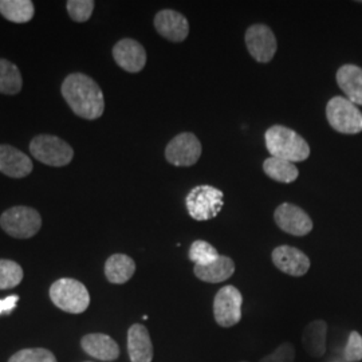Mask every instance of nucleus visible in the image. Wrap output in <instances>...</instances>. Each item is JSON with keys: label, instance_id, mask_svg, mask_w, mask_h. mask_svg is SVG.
Returning a JSON list of instances; mask_svg holds the SVG:
<instances>
[{"label": "nucleus", "instance_id": "obj_1", "mask_svg": "<svg viewBox=\"0 0 362 362\" xmlns=\"http://www.w3.org/2000/svg\"><path fill=\"white\" fill-rule=\"evenodd\" d=\"M61 93L76 116L93 121L104 115V93L89 76L83 73L69 74L62 83Z\"/></svg>", "mask_w": 362, "mask_h": 362}, {"label": "nucleus", "instance_id": "obj_2", "mask_svg": "<svg viewBox=\"0 0 362 362\" xmlns=\"http://www.w3.org/2000/svg\"><path fill=\"white\" fill-rule=\"evenodd\" d=\"M266 146L272 157L287 160L290 163H300L309 158L310 146L308 141L290 128L274 125L264 134Z\"/></svg>", "mask_w": 362, "mask_h": 362}, {"label": "nucleus", "instance_id": "obj_3", "mask_svg": "<svg viewBox=\"0 0 362 362\" xmlns=\"http://www.w3.org/2000/svg\"><path fill=\"white\" fill-rule=\"evenodd\" d=\"M50 299L61 310L81 314L90 305V294L86 286L73 278H61L50 287Z\"/></svg>", "mask_w": 362, "mask_h": 362}, {"label": "nucleus", "instance_id": "obj_4", "mask_svg": "<svg viewBox=\"0 0 362 362\" xmlns=\"http://www.w3.org/2000/svg\"><path fill=\"white\" fill-rule=\"evenodd\" d=\"M30 152L39 163L54 168L69 165L74 157L71 145L52 134H39L34 137L30 143Z\"/></svg>", "mask_w": 362, "mask_h": 362}, {"label": "nucleus", "instance_id": "obj_5", "mask_svg": "<svg viewBox=\"0 0 362 362\" xmlns=\"http://www.w3.org/2000/svg\"><path fill=\"white\" fill-rule=\"evenodd\" d=\"M0 227L15 239H30L42 228V216L35 208L16 206L1 214Z\"/></svg>", "mask_w": 362, "mask_h": 362}, {"label": "nucleus", "instance_id": "obj_6", "mask_svg": "<svg viewBox=\"0 0 362 362\" xmlns=\"http://www.w3.org/2000/svg\"><path fill=\"white\" fill-rule=\"evenodd\" d=\"M185 206L191 218L197 221L216 218L224 206V194L211 185H199L187 194Z\"/></svg>", "mask_w": 362, "mask_h": 362}, {"label": "nucleus", "instance_id": "obj_7", "mask_svg": "<svg viewBox=\"0 0 362 362\" xmlns=\"http://www.w3.org/2000/svg\"><path fill=\"white\" fill-rule=\"evenodd\" d=\"M326 118L333 129L342 134L362 132V113L345 97H333L326 106Z\"/></svg>", "mask_w": 362, "mask_h": 362}, {"label": "nucleus", "instance_id": "obj_8", "mask_svg": "<svg viewBox=\"0 0 362 362\" xmlns=\"http://www.w3.org/2000/svg\"><path fill=\"white\" fill-rule=\"evenodd\" d=\"M242 293L235 286L221 287L214 299V315L221 327H233L242 320Z\"/></svg>", "mask_w": 362, "mask_h": 362}, {"label": "nucleus", "instance_id": "obj_9", "mask_svg": "<svg viewBox=\"0 0 362 362\" xmlns=\"http://www.w3.org/2000/svg\"><path fill=\"white\" fill-rule=\"evenodd\" d=\"M202 152V143L194 133H180L167 145L165 158L175 167H192L199 161Z\"/></svg>", "mask_w": 362, "mask_h": 362}, {"label": "nucleus", "instance_id": "obj_10", "mask_svg": "<svg viewBox=\"0 0 362 362\" xmlns=\"http://www.w3.org/2000/svg\"><path fill=\"white\" fill-rule=\"evenodd\" d=\"M246 45L251 57L260 64L270 62L278 49L272 28L264 25H254L247 28Z\"/></svg>", "mask_w": 362, "mask_h": 362}, {"label": "nucleus", "instance_id": "obj_11", "mask_svg": "<svg viewBox=\"0 0 362 362\" xmlns=\"http://www.w3.org/2000/svg\"><path fill=\"white\" fill-rule=\"evenodd\" d=\"M274 219L276 226L285 233L294 236H305L313 231V220L302 209L291 203H284L275 209Z\"/></svg>", "mask_w": 362, "mask_h": 362}, {"label": "nucleus", "instance_id": "obj_12", "mask_svg": "<svg viewBox=\"0 0 362 362\" xmlns=\"http://www.w3.org/2000/svg\"><path fill=\"white\" fill-rule=\"evenodd\" d=\"M117 65L128 73H140L146 65V52L143 45L132 38L118 40L113 47Z\"/></svg>", "mask_w": 362, "mask_h": 362}, {"label": "nucleus", "instance_id": "obj_13", "mask_svg": "<svg viewBox=\"0 0 362 362\" xmlns=\"http://www.w3.org/2000/svg\"><path fill=\"white\" fill-rule=\"evenodd\" d=\"M275 267L291 276H303L310 269V259L296 247H276L272 254Z\"/></svg>", "mask_w": 362, "mask_h": 362}, {"label": "nucleus", "instance_id": "obj_14", "mask_svg": "<svg viewBox=\"0 0 362 362\" xmlns=\"http://www.w3.org/2000/svg\"><path fill=\"white\" fill-rule=\"evenodd\" d=\"M34 169L30 156L13 145H0V172L11 179H25Z\"/></svg>", "mask_w": 362, "mask_h": 362}, {"label": "nucleus", "instance_id": "obj_15", "mask_svg": "<svg viewBox=\"0 0 362 362\" xmlns=\"http://www.w3.org/2000/svg\"><path fill=\"white\" fill-rule=\"evenodd\" d=\"M156 31L170 42H182L189 34V23L182 13L175 10H161L156 13Z\"/></svg>", "mask_w": 362, "mask_h": 362}, {"label": "nucleus", "instance_id": "obj_16", "mask_svg": "<svg viewBox=\"0 0 362 362\" xmlns=\"http://www.w3.org/2000/svg\"><path fill=\"white\" fill-rule=\"evenodd\" d=\"M81 346L90 357L100 361H116L119 348L112 337L103 333H91L81 339Z\"/></svg>", "mask_w": 362, "mask_h": 362}, {"label": "nucleus", "instance_id": "obj_17", "mask_svg": "<svg viewBox=\"0 0 362 362\" xmlns=\"http://www.w3.org/2000/svg\"><path fill=\"white\" fill-rule=\"evenodd\" d=\"M128 353L132 362H152L153 360L152 339L144 325L130 326L128 332Z\"/></svg>", "mask_w": 362, "mask_h": 362}, {"label": "nucleus", "instance_id": "obj_18", "mask_svg": "<svg viewBox=\"0 0 362 362\" xmlns=\"http://www.w3.org/2000/svg\"><path fill=\"white\" fill-rule=\"evenodd\" d=\"M337 83L350 103L362 105V69L356 65L341 66L337 71Z\"/></svg>", "mask_w": 362, "mask_h": 362}, {"label": "nucleus", "instance_id": "obj_19", "mask_svg": "<svg viewBox=\"0 0 362 362\" xmlns=\"http://www.w3.org/2000/svg\"><path fill=\"white\" fill-rule=\"evenodd\" d=\"M194 275L207 284H221L230 279L235 272V263L231 258L220 255L215 262L206 266H194Z\"/></svg>", "mask_w": 362, "mask_h": 362}, {"label": "nucleus", "instance_id": "obj_20", "mask_svg": "<svg viewBox=\"0 0 362 362\" xmlns=\"http://www.w3.org/2000/svg\"><path fill=\"white\" fill-rule=\"evenodd\" d=\"M136 272L134 260L125 254H113L105 263L106 279L113 285H124Z\"/></svg>", "mask_w": 362, "mask_h": 362}, {"label": "nucleus", "instance_id": "obj_21", "mask_svg": "<svg viewBox=\"0 0 362 362\" xmlns=\"http://www.w3.org/2000/svg\"><path fill=\"white\" fill-rule=\"evenodd\" d=\"M326 334H327V324L322 320L313 321L306 326L302 334V342L311 357H315V358L324 357L326 353Z\"/></svg>", "mask_w": 362, "mask_h": 362}, {"label": "nucleus", "instance_id": "obj_22", "mask_svg": "<svg viewBox=\"0 0 362 362\" xmlns=\"http://www.w3.org/2000/svg\"><path fill=\"white\" fill-rule=\"evenodd\" d=\"M0 13L13 23H28L35 13L31 0H0Z\"/></svg>", "mask_w": 362, "mask_h": 362}, {"label": "nucleus", "instance_id": "obj_23", "mask_svg": "<svg viewBox=\"0 0 362 362\" xmlns=\"http://www.w3.org/2000/svg\"><path fill=\"white\" fill-rule=\"evenodd\" d=\"M263 170L272 180L285 182V184L294 182L299 176V170L294 165V163H290L287 160H282L278 157H269L263 163Z\"/></svg>", "mask_w": 362, "mask_h": 362}, {"label": "nucleus", "instance_id": "obj_24", "mask_svg": "<svg viewBox=\"0 0 362 362\" xmlns=\"http://www.w3.org/2000/svg\"><path fill=\"white\" fill-rule=\"evenodd\" d=\"M23 88V78L19 67L8 59L0 58V93L16 95Z\"/></svg>", "mask_w": 362, "mask_h": 362}, {"label": "nucleus", "instance_id": "obj_25", "mask_svg": "<svg viewBox=\"0 0 362 362\" xmlns=\"http://www.w3.org/2000/svg\"><path fill=\"white\" fill-rule=\"evenodd\" d=\"M23 281V269L10 259H0V290L13 288Z\"/></svg>", "mask_w": 362, "mask_h": 362}, {"label": "nucleus", "instance_id": "obj_26", "mask_svg": "<svg viewBox=\"0 0 362 362\" xmlns=\"http://www.w3.org/2000/svg\"><path fill=\"white\" fill-rule=\"evenodd\" d=\"M219 252L206 240H196L192 243L188 252V258L194 262V266H206L219 258Z\"/></svg>", "mask_w": 362, "mask_h": 362}, {"label": "nucleus", "instance_id": "obj_27", "mask_svg": "<svg viewBox=\"0 0 362 362\" xmlns=\"http://www.w3.org/2000/svg\"><path fill=\"white\" fill-rule=\"evenodd\" d=\"M95 3L93 0H69L66 8L71 21L77 23L88 22L93 15Z\"/></svg>", "mask_w": 362, "mask_h": 362}, {"label": "nucleus", "instance_id": "obj_28", "mask_svg": "<svg viewBox=\"0 0 362 362\" xmlns=\"http://www.w3.org/2000/svg\"><path fill=\"white\" fill-rule=\"evenodd\" d=\"M8 362H58L50 350L43 348L16 351Z\"/></svg>", "mask_w": 362, "mask_h": 362}, {"label": "nucleus", "instance_id": "obj_29", "mask_svg": "<svg viewBox=\"0 0 362 362\" xmlns=\"http://www.w3.org/2000/svg\"><path fill=\"white\" fill-rule=\"evenodd\" d=\"M344 357L348 362H358L362 360V336L358 332H351L348 344L344 350Z\"/></svg>", "mask_w": 362, "mask_h": 362}, {"label": "nucleus", "instance_id": "obj_30", "mask_svg": "<svg viewBox=\"0 0 362 362\" xmlns=\"http://www.w3.org/2000/svg\"><path fill=\"white\" fill-rule=\"evenodd\" d=\"M296 349L290 342H284L272 354L263 357L259 362H294Z\"/></svg>", "mask_w": 362, "mask_h": 362}, {"label": "nucleus", "instance_id": "obj_31", "mask_svg": "<svg viewBox=\"0 0 362 362\" xmlns=\"http://www.w3.org/2000/svg\"><path fill=\"white\" fill-rule=\"evenodd\" d=\"M18 302H19L18 296H10L4 299H0V315L10 314L16 308Z\"/></svg>", "mask_w": 362, "mask_h": 362}, {"label": "nucleus", "instance_id": "obj_32", "mask_svg": "<svg viewBox=\"0 0 362 362\" xmlns=\"http://www.w3.org/2000/svg\"><path fill=\"white\" fill-rule=\"evenodd\" d=\"M243 362H246V361H243Z\"/></svg>", "mask_w": 362, "mask_h": 362}]
</instances>
